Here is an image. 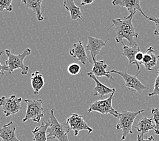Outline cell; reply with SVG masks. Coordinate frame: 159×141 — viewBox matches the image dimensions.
I'll use <instances>...</instances> for the list:
<instances>
[{
  "label": "cell",
  "instance_id": "cell-1",
  "mask_svg": "<svg viewBox=\"0 0 159 141\" xmlns=\"http://www.w3.org/2000/svg\"><path fill=\"white\" fill-rule=\"evenodd\" d=\"M135 14L131 13L127 16H124L123 20L120 18H116L112 21V25L111 26L109 29L112 28L113 26L115 28V41L116 43H122L123 40L125 39L128 41L129 46L134 47L138 45L135 39L138 38L139 33L136 31L135 28L132 23V19Z\"/></svg>",
  "mask_w": 159,
  "mask_h": 141
},
{
  "label": "cell",
  "instance_id": "cell-2",
  "mask_svg": "<svg viewBox=\"0 0 159 141\" xmlns=\"http://www.w3.org/2000/svg\"><path fill=\"white\" fill-rule=\"evenodd\" d=\"M50 117V125L47 130L48 139L54 138L59 141H69L68 134L71 129L66 121L60 123L54 115V109L48 113Z\"/></svg>",
  "mask_w": 159,
  "mask_h": 141
},
{
  "label": "cell",
  "instance_id": "cell-3",
  "mask_svg": "<svg viewBox=\"0 0 159 141\" xmlns=\"http://www.w3.org/2000/svg\"><path fill=\"white\" fill-rule=\"evenodd\" d=\"M5 52L7 56V60L6 61L5 64L8 68L7 72L10 75H12L13 72L16 69H18V68H20L22 70V75H25L28 74L29 67L25 65L24 60L26 56L31 54V49L26 48L22 54H14L9 49H6Z\"/></svg>",
  "mask_w": 159,
  "mask_h": 141
},
{
  "label": "cell",
  "instance_id": "cell-4",
  "mask_svg": "<svg viewBox=\"0 0 159 141\" xmlns=\"http://www.w3.org/2000/svg\"><path fill=\"white\" fill-rule=\"evenodd\" d=\"M145 110H140L136 112L128 111V110H123L121 113H119L118 123L116 125V129H121L123 131V135L121 137V140L123 141L127 138L128 134H133L132 127L134 120L139 114L144 112Z\"/></svg>",
  "mask_w": 159,
  "mask_h": 141
},
{
  "label": "cell",
  "instance_id": "cell-5",
  "mask_svg": "<svg viewBox=\"0 0 159 141\" xmlns=\"http://www.w3.org/2000/svg\"><path fill=\"white\" fill-rule=\"evenodd\" d=\"M24 101L26 104V110L22 122H26V121L31 120L34 122L39 123L41 120L44 117L43 101L41 99H25Z\"/></svg>",
  "mask_w": 159,
  "mask_h": 141
},
{
  "label": "cell",
  "instance_id": "cell-6",
  "mask_svg": "<svg viewBox=\"0 0 159 141\" xmlns=\"http://www.w3.org/2000/svg\"><path fill=\"white\" fill-rule=\"evenodd\" d=\"M115 92H113L111 94L108 98L103 99L95 101L89 106L88 109V112L89 113L92 111H96L101 114H111L115 117L118 118L119 112L113 108L112 105V101L113 96Z\"/></svg>",
  "mask_w": 159,
  "mask_h": 141
},
{
  "label": "cell",
  "instance_id": "cell-7",
  "mask_svg": "<svg viewBox=\"0 0 159 141\" xmlns=\"http://www.w3.org/2000/svg\"><path fill=\"white\" fill-rule=\"evenodd\" d=\"M109 73H113L120 75L125 80L126 87L131 91H135L136 92L141 94L143 90L150 89L148 88V87H146V86L143 85L138 78L137 76L139 73H136L135 75H132L128 74L126 71H120L116 70L109 71Z\"/></svg>",
  "mask_w": 159,
  "mask_h": 141
},
{
  "label": "cell",
  "instance_id": "cell-8",
  "mask_svg": "<svg viewBox=\"0 0 159 141\" xmlns=\"http://www.w3.org/2000/svg\"><path fill=\"white\" fill-rule=\"evenodd\" d=\"M22 98H18L15 95H12L10 97L2 96L0 98V106L2 107V110L6 117H9L16 114L22 109V106L20 104Z\"/></svg>",
  "mask_w": 159,
  "mask_h": 141
},
{
  "label": "cell",
  "instance_id": "cell-9",
  "mask_svg": "<svg viewBox=\"0 0 159 141\" xmlns=\"http://www.w3.org/2000/svg\"><path fill=\"white\" fill-rule=\"evenodd\" d=\"M66 122L71 130L73 131L74 136H78L79 132L81 130H88V134L93 132V129L85 122L83 115H79L77 113L72 114L69 118H67Z\"/></svg>",
  "mask_w": 159,
  "mask_h": 141
},
{
  "label": "cell",
  "instance_id": "cell-10",
  "mask_svg": "<svg viewBox=\"0 0 159 141\" xmlns=\"http://www.w3.org/2000/svg\"><path fill=\"white\" fill-rule=\"evenodd\" d=\"M69 54L74 58H76L83 65H85L87 63H89L91 64L93 63V61L89 60L87 55L85 47L81 40H79L77 43L73 45V48L69 51Z\"/></svg>",
  "mask_w": 159,
  "mask_h": 141
},
{
  "label": "cell",
  "instance_id": "cell-11",
  "mask_svg": "<svg viewBox=\"0 0 159 141\" xmlns=\"http://www.w3.org/2000/svg\"><path fill=\"white\" fill-rule=\"evenodd\" d=\"M140 3L141 2L139 0H115L112 2V5L115 6L125 7L129 12V14L139 12L146 18L148 19V16H147L142 11Z\"/></svg>",
  "mask_w": 159,
  "mask_h": 141
},
{
  "label": "cell",
  "instance_id": "cell-12",
  "mask_svg": "<svg viewBox=\"0 0 159 141\" xmlns=\"http://www.w3.org/2000/svg\"><path fill=\"white\" fill-rule=\"evenodd\" d=\"M88 42L85 47V49L90 52L92 58L96 59V57L100 54L102 48L105 47L109 41V39L104 41L101 39H98L96 37H93L90 35L88 36Z\"/></svg>",
  "mask_w": 159,
  "mask_h": 141
},
{
  "label": "cell",
  "instance_id": "cell-13",
  "mask_svg": "<svg viewBox=\"0 0 159 141\" xmlns=\"http://www.w3.org/2000/svg\"><path fill=\"white\" fill-rule=\"evenodd\" d=\"M93 60V68L92 73L98 78L99 77H106L108 79H111L112 81H115L114 78L110 75L109 71H107L108 64L104 60H102L100 61H97L96 59L92 58Z\"/></svg>",
  "mask_w": 159,
  "mask_h": 141
},
{
  "label": "cell",
  "instance_id": "cell-14",
  "mask_svg": "<svg viewBox=\"0 0 159 141\" xmlns=\"http://www.w3.org/2000/svg\"><path fill=\"white\" fill-rule=\"evenodd\" d=\"M0 139L2 141H21L16 135V126L13 121L3 125L0 128Z\"/></svg>",
  "mask_w": 159,
  "mask_h": 141
},
{
  "label": "cell",
  "instance_id": "cell-15",
  "mask_svg": "<svg viewBox=\"0 0 159 141\" xmlns=\"http://www.w3.org/2000/svg\"><path fill=\"white\" fill-rule=\"evenodd\" d=\"M123 44V52L122 53H120V54H122L123 56H125L128 59L129 61V64L131 66L132 64H135L137 66V71H136V73H139V70H140V65L139 63L136 61L135 60V55L137 54V53L140 52V48L138 46H134V47H131L129 46V45H126L123 43V41L122 43Z\"/></svg>",
  "mask_w": 159,
  "mask_h": 141
},
{
  "label": "cell",
  "instance_id": "cell-16",
  "mask_svg": "<svg viewBox=\"0 0 159 141\" xmlns=\"http://www.w3.org/2000/svg\"><path fill=\"white\" fill-rule=\"evenodd\" d=\"M88 75L90 78H92L96 83V86L93 88V96H99L101 98H103L105 95L111 94L113 92H116L115 88H111L102 83L98 78L94 75L92 72L88 73Z\"/></svg>",
  "mask_w": 159,
  "mask_h": 141
},
{
  "label": "cell",
  "instance_id": "cell-17",
  "mask_svg": "<svg viewBox=\"0 0 159 141\" xmlns=\"http://www.w3.org/2000/svg\"><path fill=\"white\" fill-rule=\"evenodd\" d=\"M158 57L152 46L148 47L143 55L142 64L144 66L146 71H152V68L157 65Z\"/></svg>",
  "mask_w": 159,
  "mask_h": 141
},
{
  "label": "cell",
  "instance_id": "cell-18",
  "mask_svg": "<svg viewBox=\"0 0 159 141\" xmlns=\"http://www.w3.org/2000/svg\"><path fill=\"white\" fill-rule=\"evenodd\" d=\"M22 2L24 3L25 6L33 10L34 12L35 13L37 19L39 21H43L45 20V18L43 16V12L44 8L42 7V1L41 0H22Z\"/></svg>",
  "mask_w": 159,
  "mask_h": 141
},
{
  "label": "cell",
  "instance_id": "cell-19",
  "mask_svg": "<svg viewBox=\"0 0 159 141\" xmlns=\"http://www.w3.org/2000/svg\"><path fill=\"white\" fill-rule=\"evenodd\" d=\"M134 128L137 129V131L140 132V136H143L145 134L150 132L152 129L154 130V125L152 118H148L146 117H142L139 120L136 126H134Z\"/></svg>",
  "mask_w": 159,
  "mask_h": 141
},
{
  "label": "cell",
  "instance_id": "cell-20",
  "mask_svg": "<svg viewBox=\"0 0 159 141\" xmlns=\"http://www.w3.org/2000/svg\"><path fill=\"white\" fill-rule=\"evenodd\" d=\"M63 6L70 12L72 21H77L83 18V14L80 7L75 4L73 0H65L63 2Z\"/></svg>",
  "mask_w": 159,
  "mask_h": 141
},
{
  "label": "cell",
  "instance_id": "cell-21",
  "mask_svg": "<svg viewBox=\"0 0 159 141\" xmlns=\"http://www.w3.org/2000/svg\"><path fill=\"white\" fill-rule=\"evenodd\" d=\"M31 86L33 90L34 94H38L39 91L43 88L45 86V81L43 76L39 71H37L31 74Z\"/></svg>",
  "mask_w": 159,
  "mask_h": 141
},
{
  "label": "cell",
  "instance_id": "cell-22",
  "mask_svg": "<svg viewBox=\"0 0 159 141\" xmlns=\"http://www.w3.org/2000/svg\"><path fill=\"white\" fill-rule=\"evenodd\" d=\"M50 125V121H43L39 126L36 127L32 130L34 135L33 140L35 141H47V130Z\"/></svg>",
  "mask_w": 159,
  "mask_h": 141
},
{
  "label": "cell",
  "instance_id": "cell-23",
  "mask_svg": "<svg viewBox=\"0 0 159 141\" xmlns=\"http://www.w3.org/2000/svg\"><path fill=\"white\" fill-rule=\"evenodd\" d=\"M152 112V118L154 125V132L157 135H159V109L158 108H152L151 110Z\"/></svg>",
  "mask_w": 159,
  "mask_h": 141
},
{
  "label": "cell",
  "instance_id": "cell-24",
  "mask_svg": "<svg viewBox=\"0 0 159 141\" xmlns=\"http://www.w3.org/2000/svg\"><path fill=\"white\" fill-rule=\"evenodd\" d=\"M12 3V0H0V12H2L4 10L7 12H12L13 10Z\"/></svg>",
  "mask_w": 159,
  "mask_h": 141
},
{
  "label": "cell",
  "instance_id": "cell-25",
  "mask_svg": "<svg viewBox=\"0 0 159 141\" xmlns=\"http://www.w3.org/2000/svg\"><path fill=\"white\" fill-rule=\"evenodd\" d=\"M68 73L71 75H77L81 71V66L77 63H71L67 68Z\"/></svg>",
  "mask_w": 159,
  "mask_h": 141
},
{
  "label": "cell",
  "instance_id": "cell-26",
  "mask_svg": "<svg viewBox=\"0 0 159 141\" xmlns=\"http://www.w3.org/2000/svg\"><path fill=\"white\" fill-rule=\"evenodd\" d=\"M157 77L155 79L154 90L152 92L148 94L149 97H152L154 96H159V68L157 70Z\"/></svg>",
  "mask_w": 159,
  "mask_h": 141
},
{
  "label": "cell",
  "instance_id": "cell-27",
  "mask_svg": "<svg viewBox=\"0 0 159 141\" xmlns=\"http://www.w3.org/2000/svg\"><path fill=\"white\" fill-rule=\"evenodd\" d=\"M148 20L154 22L156 27H155V29L154 31V35L159 37V18L154 16H148Z\"/></svg>",
  "mask_w": 159,
  "mask_h": 141
},
{
  "label": "cell",
  "instance_id": "cell-28",
  "mask_svg": "<svg viewBox=\"0 0 159 141\" xmlns=\"http://www.w3.org/2000/svg\"><path fill=\"white\" fill-rule=\"evenodd\" d=\"M4 52H5V51L0 52V56H2V54ZM7 71H8V68H7V67L6 65V64H4V65H2L1 63H0V75L3 76V75H4V72Z\"/></svg>",
  "mask_w": 159,
  "mask_h": 141
},
{
  "label": "cell",
  "instance_id": "cell-29",
  "mask_svg": "<svg viewBox=\"0 0 159 141\" xmlns=\"http://www.w3.org/2000/svg\"><path fill=\"white\" fill-rule=\"evenodd\" d=\"M143 55H144V54H143V53L141 51L138 52L137 54L135 55V60H136V61L139 63V65L140 64H142V62L143 58Z\"/></svg>",
  "mask_w": 159,
  "mask_h": 141
},
{
  "label": "cell",
  "instance_id": "cell-30",
  "mask_svg": "<svg viewBox=\"0 0 159 141\" xmlns=\"http://www.w3.org/2000/svg\"><path fill=\"white\" fill-rule=\"evenodd\" d=\"M137 141H154V139L152 136H150V137H148L147 139H144L140 136V134H138L137 136Z\"/></svg>",
  "mask_w": 159,
  "mask_h": 141
},
{
  "label": "cell",
  "instance_id": "cell-31",
  "mask_svg": "<svg viewBox=\"0 0 159 141\" xmlns=\"http://www.w3.org/2000/svg\"><path fill=\"white\" fill-rule=\"evenodd\" d=\"M93 2V0H92V1H89V0H82L81 2V6L89 5V4H92Z\"/></svg>",
  "mask_w": 159,
  "mask_h": 141
},
{
  "label": "cell",
  "instance_id": "cell-32",
  "mask_svg": "<svg viewBox=\"0 0 159 141\" xmlns=\"http://www.w3.org/2000/svg\"><path fill=\"white\" fill-rule=\"evenodd\" d=\"M47 141H59L58 139H54V138H50V139H48Z\"/></svg>",
  "mask_w": 159,
  "mask_h": 141
},
{
  "label": "cell",
  "instance_id": "cell-33",
  "mask_svg": "<svg viewBox=\"0 0 159 141\" xmlns=\"http://www.w3.org/2000/svg\"><path fill=\"white\" fill-rule=\"evenodd\" d=\"M157 57H158V59H159V55H158V56H157Z\"/></svg>",
  "mask_w": 159,
  "mask_h": 141
},
{
  "label": "cell",
  "instance_id": "cell-34",
  "mask_svg": "<svg viewBox=\"0 0 159 141\" xmlns=\"http://www.w3.org/2000/svg\"><path fill=\"white\" fill-rule=\"evenodd\" d=\"M0 141H2V140H0Z\"/></svg>",
  "mask_w": 159,
  "mask_h": 141
},
{
  "label": "cell",
  "instance_id": "cell-35",
  "mask_svg": "<svg viewBox=\"0 0 159 141\" xmlns=\"http://www.w3.org/2000/svg\"><path fill=\"white\" fill-rule=\"evenodd\" d=\"M33 141H35V140H33Z\"/></svg>",
  "mask_w": 159,
  "mask_h": 141
}]
</instances>
